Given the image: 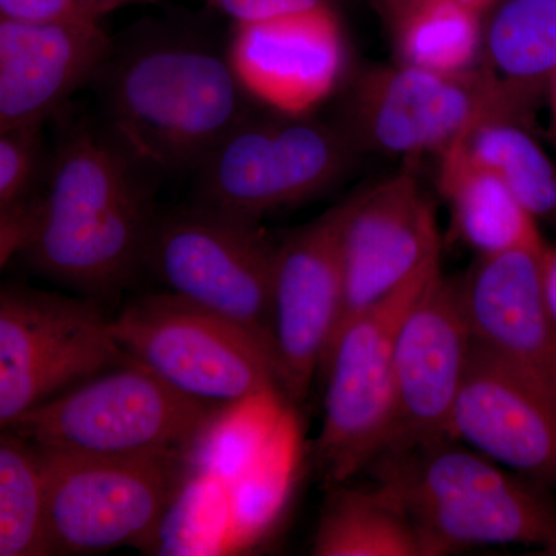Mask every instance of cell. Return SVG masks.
Listing matches in <instances>:
<instances>
[{"label": "cell", "instance_id": "21", "mask_svg": "<svg viewBox=\"0 0 556 556\" xmlns=\"http://www.w3.org/2000/svg\"><path fill=\"white\" fill-rule=\"evenodd\" d=\"M313 538L316 556H426L415 527L375 485L331 486Z\"/></svg>", "mask_w": 556, "mask_h": 556}, {"label": "cell", "instance_id": "6", "mask_svg": "<svg viewBox=\"0 0 556 556\" xmlns=\"http://www.w3.org/2000/svg\"><path fill=\"white\" fill-rule=\"evenodd\" d=\"M276 249L260 222L195 203L159 214L144 266L167 292L248 329L274 353Z\"/></svg>", "mask_w": 556, "mask_h": 556}, {"label": "cell", "instance_id": "25", "mask_svg": "<svg viewBox=\"0 0 556 556\" xmlns=\"http://www.w3.org/2000/svg\"><path fill=\"white\" fill-rule=\"evenodd\" d=\"M391 28L399 62L431 72L473 68L484 40L481 14L457 0H420Z\"/></svg>", "mask_w": 556, "mask_h": 556}, {"label": "cell", "instance_id": "24", "mask_svg": "<svg viewBox=\"0 0 556 556\" xmlns=\"http://www.w3.org/2000/svg\"><path fill=\"white\" fill-rule=\"evenodd\" d=\"M289 405L278 388L223 405L190 448L193 473L208 475L223 484L236 478L268 442Z\"/></svg>", "mask_w": 556, "mask_h": 556}, {"label": "cell", "instance_id": "33", "mask_svg": "<svg viewBox=\"0 0 556 556\" xmlns=\"http://www.w3.org/2000/svg\"><path fill=\"white\" fill-rule=\"evenodd\" d=\"M87 13L90 14L94 20L101 21L104 14L110 11L124 9L129 5H141V3H156L161 0H76Z\"/></svg>", "mask_w": 556, "mask_h": 556}, {"label": "cell", "instance_id": "9", "mask_svg": "<svg viewBox=\"0 0 556 556\" xmlns=\"http://www.w3.org/2000/svg\"><path fill=\"white\" fill-rule=\"evenodd\" d=\"M112 332L127 357L197 401L222 407L280 390L276 357L265 342L170 292L130 303L112 317Z\"/></svg>", "mask_w": 556, "mask_h": 556}, {"label": "cell", "instance_id": "18", "mask_svg": "<svg viewBox=\"0 0 556 556\" xmlns=\"http://www.w3.org/2000/svg\"><path fill=\"white\" fill-rule=\"evenodd\" d=\"M543 251L479 257L456 281L473 338L556 391V324L541 292Z\"/></svg>", "mask_w": 556, "mask_h": 556}, {"label": "cell", "instance_id": "2", "mask_svg": "<svg viewBox=\"0 0 556 556\" xmlns=\"http://www.w3.org/2000/svg\"><path fill=\"white\" fill-rule=\"evenodd\" d=\"M47 177L22 252L43 276L83 294L119 291L144 266L160 175L101 121L70 131Z\"/></svg>", "mask_w": 556, "mask_h": 556}, {"label": "cell", "instance_id": "32", "mask_svg": "<svg viewBox=\"0 0 556 556\" xmlns=\"http://www.w3.org/2000/svg\"><path fill=\"white\" fill-rule=\"evenodd\" d=\"M540 268L544 305L556 324V248L546 244L541 252Z\"/></svg>", "mask_w": 556, "mask_h": 556}, {"label": "cell", "instance_id": "7", "mask_svg": "<svg viewBox=\"0 0 556 556\" xmlns=\"http://www.w3.org/2000/svg\"><path fill=\"white\" fill-rule=\"evenodd\" d=\"M249 115L192 172L197 203L260 222L331 188L356 146L306 115Z\"/></svg>", "mask_w": 556, "mask_h": 556}, {"label": "cell", "instance_id": "17", "mask_svg": "<svg viewBox=\"0 0 556 556\" xmlns=\"http://www.w3.org/2000/svg\"><path fill=\"white\" fill-rule=\"evenodd\" d=\"M109 47L101 24L0 20V131L40 129L91 83Z\"/></svg>", "mask_w": 556, "mask_h": 556}, {"label": "cell", "instance_id": "30", "mask_svg": "<svg viewBox=\"0 0 556 556\" xmlns=\"http://www.w3.org/2000/svg\"><path fill=\"white\" fill-rule=\"evenodd\" d=\"M0 20L31 24H100L76 0H0Z\"/></svg>", "mask_w": 556, "mask_h": 556}, {"label": "cell", "instance_id": "12", "mask_svg": "<svg viewBox=\"0 0 556 556\" xmlns=\"http://www.w3.org/2000/svg\"><path fill=\"white\" fill-rule=\"evenodd\" d=\"M471 339L457 281L445 277L439 266L397 327L393 424L380 453L455 439L453 412Z\"/></svg>", "mask_w": 556, "mask_h": 556}, {"label": "cell", "instance_id": "35", "mask_svg": "<svg viewBox=\"0 0 556 556\" xmlns=\"http://www.w3.org/2000/svg\"><path fill=\"white\" fill-rule=\"evenodd\" d=\"M457 2L463 3V5L468 7V9L477 11L479 14H482L486 9H490L493 3H496L497 0H457Z\"/></svg>", "mask_w": 556, "mask_h": 556}, {"label": "cell", "instance_id": "26", "mask_svg": "<svg viewBox=\"0 0 556 556\" xmlns=\"http://www.w3.org/2000/svg\"><path fill=\"white\" fill-rule=\"evenodd\" d=\"M42 478L38 453L0 431V556H46Z\"/></svg>", "mask_w": 556, "mask_h": 556}, {"label": "cell", "instance_id": "3", "mask_svg": "<svg viewBox=\"0 0 556 556\" xmlns=\"http://www.w3.org/2000/svg\"><path fill=\"white\" fill-rule=\"evenodd\" d=\"M365 470L415 527L426 556L501 544L555 554L556 504L546 486L457 439L380 453Z\"/></svg>", "mask_w": 556, "mask_h": 556}, {"label": "cell", "instance_id": "10", "mask_svg": "<svg viewBox=\"0 0 556 556\" xmlns=\"http://www.w3.org/2000/svg\"><path fill=\"white\" fill-rule=\"evenodd\" d=\"M441 260L339 332L320 372L327 379L316 441L318 470L334 486L364 471L386 448L393 424V351L399 324Z\"/></svg>", "mask_w": 556, "mask_h": 556}, {"label": "cell", "instance_id": "15", "mask_svg": "<svg viewBox=\"0 0 556 556\" xmlns=\"http://www.w3.org/2000/svg\"><path fill=\"white\" fill-rule=\"evenodd\" d=\"M342 203L278 241L273 342L281 393L302 404L320 372L342 311L339 229Z\"/></svg>", "mask_w": 556, "mask_h": 556}, {"label": "cell", "instance_id": "19", "mask_svg": "<svg viewBox=\"0 0 556 556\" xmlns=\"http://www.w3.org/2000/svg\"><path fill=\"white\" fill-rule=\"evenodd\" d=\"M439 189L457 236L479 257L546 248L536 219L500 178L470 159L463 139L441 155Z\"/></svg>", "mask_w": 556, "mask_h": 556}, {"label": "cell", "instance_id": "20", "mask_svg": "<svg viewBox=\"0 0 556 556\" xmlns=\"http://www.w3.org/2000/svg\"><path fill=\"white\" fill-rule=\"evenodd\" d=\"M302 460V431L292 405L281 416L268 442L236 478L226 482L230 548L258 543L283 514Z\"/></svg>", "mask_w": 556, "mask_h": 556}, {"label": "cell", "instance_id": "14", "mask_svg": "<svg viewBox=\"0 0 556 556\" xmlns=\"http://www.w3.org/2000/svg\"><path fill=\"white\" fill-rule=\"evenodd\" d=\"M452 433L519 477L556 489V391L477 338Z\"/></svg>", "mask_w": 556, "mask_h": 556}, {"label": "cell", "instance_id": "1", "mask_svg": "<svg viewBox=\"0 0 556 556\" xmlns=\"http://www.w3.org/2000/svg\"><path fill=\"white\" fill-rule=\"evenodd\" d=\"M90 84L104 126L159 175L192 174L251 115L228 50L190 28L150 24L110 40Z\"/></svg>", "mask_w": 556, "mask_h": 556}, {"label": "cell", "instance_id": "31", "mask_svg": "<svg viewBox=\"0 0 556 556\" xmlns=\"http://www.w3.org/2000/svg\"><path fill=\"white\" fill-rule=\"evenodd\" d=\"M31 223V201L22 204L5 218L0 219V270L16 254H21L27 241Z\"/></svg>", "mask_w": 556, "mask_h": 556}, {"label": "cell", "instance_id": "5", "mask_svg": "<svg viewBox=\"0 0 556 556\" xmlns=\"http://www.w3.org/2000/svg\"><path fill=\"white\" fill-rule=\"evenodd\" d=\"M222 407L179 393L126 356L115 367L68 388L3 431L35 448L72 455L188 456Z\"/></svg>", "mask_w": 556, "mask_h": 556}, {"label": "cell", "instance_id": "8", "mask_svg": "<svg viewBox=\"0 0 556 556\" xmlns=\"http://www.w3.org/2000/svg\"><path fill=\"white\" fill-rule=\"evenodd\" d=\"M530 101L489 68L441 73L399 62L357 80L343 129L356 148L441 156L485 121H517Z\"/></svg>", "mask_w": 556, "mask_h": 556}, {"label": "cell", "instance_id": "23", "mask_svg": "<svg viewBox=\"0 0 556 556\" xmlns=\"http://www.w3.org/2000/svg\"><path fill=\"white\" fill-rule=\"evenodd\" d=\"M470 159L492 172L536 219H556V166L515 119H490L463 139Z\"/></svg>", "mask_w": 556, "mask_h": 556}, {"label": "cell", "instance_id": "29", "mask_svg": "<svg viewBox=\"0 0 556 556\" xmlns=\"http://www.w3.org/2000/svg\"><path fill=\"white\" fill-rule=\"evenodd\" d=\"M204 2L228 16L236 25L254 24V22L336 7V0H204Z\"/></svg>", "mask_w": 556, "mask_h": 556}, {"label": "cell", "instance_id": "34", "mask_svg": "<svg viewBox=\"0 0 556 556\" xmlns=\"http://www.w3.org/2000/svg\"><path fill=\"white\" fill-rule=\"evenodd\" d=\"M419 2L420 0H375L391 27L401 21L409 10L415 9Z\"/></svg>", "mask_w": 556, "mask_h": 556}, {"label": "cell", "instance_id": "27", "mask_svg": "<svg viewBox=\"0 0 556 556\" xmlns=\"http://www.w3.org/2000/svg\"><path fill=\"white\" fill-rule=\"evenodd\" d=\"M150 551L161 555L223 554L230 548L226 486L208 475L190 473Z\"/></svg>", "mask_w": 556, "mask_h": 556}, {"label": "cell", "instance_id": "22", "mask_svg": "<svg viewBox=\"0 0 556 556\" xmlns=\"http://www.w3.org/2000/svg\"><path fill=\"white\" fill-rule=\"evenodd\" d=\"M482 49L497 79L533 98L556 72V0H504Z\"/></svg>", "mask_w": 556, "mask_h": 556}, {"label": "cell", "instance_id": "28", "mask_svg": "<svg viewBox=\"0 0 556 556\" xmlns=\"http://www.w3.org/2000/svg\"><path fill=\"white\" fill-rule=\"evenodd\" d=\"M43 164L40 129L0 131V219L27 203Z\"/></svg>", "mask_w": 556, "mask_h": 556}, {"label": "cell", "instance_id": "13", "mask_svg": "<svg viewBox=\"0 0 556 556\" xmlns=\"http://www.w3.org/2000/svg\"><path fill=\"white\" fill-rule=\"evenodd\" d=\"M439 257L441 241L433 208L409 175L388 178L343 201L339 229L342 311L334 339L353 318Z\"/></svg>", "mask_w": 556, "mask_h": 556}, {"label": "cell", "instance_id": "16", "mask_svg": "<svg viewBox=\"0 0 556 556\" xmlns=\"http://www.w3.org/2000/svg\"><path fill=\"white\" fill-rule=\"evenodd\" d=\"M229 60L252 100L308 115L338 87L345 42L334 9L236 25Z\"/></svg>", "mask_w": 556, "mask_h": 556}, {"label": "cell", "instance_id": "4", "mask_svg": "<svg viewBox=\"0 0 556 556\" xmlns=\"http://www.w3.org/2000/svg\"><path fill=\"white\" fill-rule=\"evenodd\" d=\"M49 555L152 548L192 468L188 456L72 455L35 448Z\"/></svg>", "mask_w": 556, "mask_h": 556}, {"label": "cell", "instance_id": "11", "mask_svg": "<svg viewBox=\"0 0 556 556\" xmlns=\"http://www.w3.org/2000/svg\"><path fill=\"white\" fill-rule=\"evenodd\" d=\"M124 358L90 300L0 287V431Z\"/></svg>", "mask_w": 556, "mask_h": 556}]
</instances>
